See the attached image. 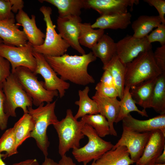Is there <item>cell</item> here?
<instances>
[{"mask_svg": "<svg viewBox=\"0 0 165 165\" xmlns=\"http://www.w3.org/2000/svg\"><path fill=\"white\" fill-rule=\"evenodd\" d=\"M44 56L63 80L83 86L95 83L94 79L88 72L89 64L97 59L91 51L79 56L65 53L60 56Z\"/></svg>", "mask_w": 165, "mask_h": 165, "instance_id": "obj_1", "label": "cell"}, {"mask_svg": "<svg viewBox=\"0 0 165 165\" xmlns=\"http://www.w3.org/2000/svg\"><path fill=\"white\" fill-rule=\"evenodd\" d=\"M56 101L46 103H42L38 107L28 108V113L33 120L34 127L30 137L35 140L37 145L45 157L48 155V149L50 142L47 135L48 126L57 122L58 119L55 112Z\"/></svg>", "mask_w": 165, "mask_h": 165, "instance_id": "obj_2", "label": "cell"}, {"mask_svg": "<svg viewBox=\"0 0 165 165\" xmlns=\"http://www.w3.org/2000/svg\"><path fill=\"white\" fill-rule=\"evenodd\" d=\"M85 124L76 119L72 110L68 109L65 117L53 125L58 136V152L61 157L70 149L80 147V141L84 137L82 129Z\"/></svg>", "mask_w": 165, "mask_h": 165, "instance_id": "obj_3", "label": "cell"}, {"mask_svg": "<svg viewBox=\"0 0 165 165\" xmlns=\"http://www.w3.org/2000/svg\"><path fill=\"white\" fill-rule=\"evenodd\" d=\"M162 73L155 62L152 49L141 53L126 64L125 86L130 87Z\"/></svg>", "mask_w": 165, "mask_h": 165, "instance_id": "obj_4", "label": "cell"}, {"mask_svg": "<svg viewBox=\"0 0 165 165\" xmlns=\"http://www.w3.org/2000/svg\"><path fill=\"white\" fill-rule=\"evenodd\" d=\"M32 100L33 104L38 107L44 103L53 102L59 95L57 91H50L44 87L43 82L39 81L36 75L28 68L20 66L12 73Z\"/></svg>", "mask_w": 165, "mask_h": 165, "instance_id": "obj_5", "label": "cell"}, {"mask_svg": "<svg viewBox=\"0 0 165 165\" xmlns=\"http://www.w3.org/2000/svg\"><path fill=\"white\" fill-rule=\"evenodd\" d=\"M5 96L4 112L9 117H16V110L20 108L24 113H28V108L32 107V100L26 93L14 75H10L2 83Z\"/></svg>", "mask_w": 165, "mask_h": 165, "instance_id": "obj_6", "label": "cell"}, {"mask_svg": "<svg viewBox=\"0 0 165 165\" xmlns=\"http://www.w3.org/2000/svg\"><path fill=\"white\" fill-rule=\"evenodd\" d=\"M84 135L88 138L87 143L82 147L72 149V153L79 163L87 164L96 161L114 146L111 142L103 139L91 126L85 124L82 129Z\"/></svg>", "mask_w": 165, "mask_h": 165, "instance_id": "obj_7", "label": "cell"}, {"mask_svg": "<svg viewBox=\"0 0 165 165\" xmlns=\"http://www.w3.org/2000/svg\"><path fill=\"white\" fill-rule=\"evenodd\" d=\"M39 10L43 15L46 23V34L43 44L33 46V51L44 56L57 57L64 55L70 46L55 29V26L53 24L51 17V8L42 6Z\"/></svg>", "mask_w": 165, "mask_h": 165, "instance_id": "obj_8", "label": "cell"}, {"mask_svg": "<svg viewBox=\"0 0 165 165\" xmlns=\"http://www.w3.org/2000/svg\"><path fill=\"white\" fill-rule=\"evenodd\" d=\"M33 46L29 42L22 46H16L3 43L0 45V55L7 59L11 67V73L18 67H26L33 72L36 66L33 55Z\"/></svg>", "mask_w": 165, "mask_h": 165, "instance_id": "obj_9", "label": "cell"}, {"mask_svg": "<svg viewBox=\"0 0 165 165\" xmlns=\"http://www.w3.org/2000/svg\"><path fill=\"white\" fill-rule=\"evenodd\" d=\"M33 55L36 63V66L33 73L36 75H40L43 78L44 88L50 91H57L60 98L65 95L66 90L70 86L68 82L62 79L46 60L43 55L33 51Z\"/></svg>", "mask_w": 165, "mask_h": 165, "instance_id": "obj_10", "label": "cell"}, {"mask_svg": "<svg viewBox=\"0 0 165 165\" xmlns=\"http://www.w3.org/2000/svg\"><path fill=\"white\" fill-rule=\"evenodd\" d=\"M116 43V55L125 64L132 61L141 53L152 48L146 37L138 38L127 35Z\"/></svg>", "mask_w": 165, "mask_h": 165, "instance_id": "obj_11", "label": "cell"}, {"mask_svg": "<svg viewBox=\"0 0 165 165\" xmlns=\"http://www.w3.org/2000/svg\"><path fill=\"white\" fill-rule=\"evenodd\" d=\"M121 137L112 150L120 146L128 149L130 159L136 163L141 156L148 140L151 132L140 133L134 131L123 125Z\"/></svg>", "mask_w": 165, "mask_h": 165, "instance_id": "obj_12", "label": "cell"}, {"mask_svg": "<svg viewBox=\"0 0 165 165\" xmlns=\"http://www.w3.org/2000/svg\"><path fill=\"white\" fill-rule=\"evenodd\" d=\"M81 20L80 16L58 17L57 25L59 34L62 38L70 46L82 55L85 54L86 52L79 41V24Z\"/></svg>", "mask_w": 165, "mask_h": 165, "instance_id": "obj_13", "label": "cell"}, {"mask_svg": "<svg viewBox=\"0 0 165 165\" xmlns=\"http://www.w3.org/2000/svg\"><path fill=\"white\" fill-rule=\"evenodd\" d=\"M85 9H92L100 15L122 14L129 7L139 3L138 0H85Z\"/></svg>", "mask_w": 165, "mask_h": 165, "instance_id": "obj_14", "label": "cell"}, {"mask_svg": "<svg viewBox=\"0 0 165 165\" xmlns=\"http://www.w3.org/2000/svg\"><path fill=\"white\" fill-rule=\"evenodd\" d=\"M165 148V134L160 130L151 132L143 154L136 165H153Z\"/></svg>", "mask_w": 165, "mask_h": 165, "instance_id": "obj_15", "label": "cell"}, {"mask_svg": "<svg viewBox=\"0 0 165 165\" xmlns=\"http://www.w3.org/2000/svg\"><path fill=\"white\" fill-rule=\"evenodd\" d=\"M92 98L96 102L99 113L108 120L109 126L110 134L117 136V134L113 126L119 115L120 102L117 98H110L99 94L96 92Z\"/></svg>", "mask_w": 165, "mask_h": 165, "instance_id": "obj_16", "label": "cell"}, {"mask_svg": "<svg viewBox=\"0 0 165 165\" xmlns=\"http://www.w3.org/2000/svg\"><path fill=\"white\" fill-rule=\"evenodd\" d=\"M123 125L134 131L143 133L159 130L165 134V114L148 119L140 120L129 114L122 120Z\"/></svg>", "mask_w": 165, "mask_h": 165, "instance_id": "obj_17", "label": "cell"}, {"mask_svg": "<svg viewBox=\"0 0 165 165\" xmlns=\"http://www.w3.org/2000/svg\"><path fill=\"white\" fill-rule=\"evenodd\" d=\"M15 21L14 17L0 20V38L5 44L23 46L27 44L28 40L24 31L19 29L20 25L15 24Z\"/></svg>", "mask_w": 165, "mask_h": 165, "instance_id": "obj_18", "label": "cell"}, {"mask_svg": "<svg viewBox=\"0 0 165 165\" xmlns=\"http://www.w3.org/2000/svg\"><path fill=\"white\" fill-rule=\"evenodd\" d=\"M35 17V15H32L30 18L23 9L19 10L15 17L17 24L23 27V31L28 42L33 46L42 44L45 37V35L37 26Z\"/></svg>", "mask_w": 165, "mask_h": 165, "instance_id": "obj_19", "label": "cell"}, {"mask_svg": "<svg viewBox=\"0 0 165 165\" xmlns=\"http://www.w3.org/2000/svg\"><path fill=\"white\" fill-rule=\"evenodd\" d=\"M131 16L129 12L122 14L100 15L91 24V27L104 30L125 29L130 24Z\"/></svg>", "mask_w": 165, "mask_h": 165, "instance_id": "obj_20", "label": "cell"}, {"mask_svg": "<svg viewBox=\"0 0 165 165\" xmlns=\"http://www.w3.org/2000/svg\"><path fill=\"white\" fill-rule=\"evenodd\" d=\"M157 77L147 80L130 87V92L132 98L136 104L143 108L144 110L150 108L151 98Z\"/></svg>", "mask_w": 165, "mask_h": 165, "instance_id": "obj_21", "label": "cell"}, {"mask_svg": "<svg viewBox=\"0 0 165 165\" xmlns=\"http://www.w3.org/2000/svg\"><path fill=\"white\" fill-rule=\"evenodd\" d=\"M102 68L104 70H108L111 74L118 91L119 97L121 99L125 87L126 64L123 63L116 54L107 64L103 65Z\"/></svg>", "mask_w": 165, "mask_h": 165, "instance_id": "obj_22", "label": "cell"}, {"mask_svg": "<svg viewBox=\"0 0 165 165\" xmlns=\"http://www.w3.org/2000/svg\"><path fill=\"white\" fill-rule=\"evenodd\" d=\"M95 162L96 165H130L134 163L127 148L123 146L107 151Z\"/></svg>", "mask_w": 165, "mask_h": 165, "instance_id": "obj_23", "label": "cell"}, {"mask_svg": "<svg viewBox=\"0 0 165 165\" xmlns=\"http://www.w3.org/2000/svg\"><path fill=\"white\" fill-rule=\"evenodd\" d=\"M91 49L94 55L100 58L104 65L116 54V43L110 36L104 34Z\"/></svg>", "mask_w": 165, "mask_h": 165, "instance_id": "obj_24", "label": "cell"}, {"mask_svg": "<svg viewBox=\"0 0 165 165\" xmlns=\"http://www.w3.org/2000/svg\"><path fill=\"white\" fill-rule=\"evenodd\" d=\"M56 7L60 18L71 16H80L81 9H85V0H45Z\"/></svg>", "mask_w": 165, "mask_h": 165, "instance_id": "obj_25", "label": "cell"}, {"mask_svg": "<svg viewBox=\"0 0 165 165\" xmlns=\"http://www.w3.org/2000/svg\"><path fill=\"white\" fill-rule=\"evenodd\" d=\"M161 23L159 15L140 16L132 24L131 27L134 33L133 36L138 38L145 37L154 28Z\"/></svg>", "mask_w": 165, "mask_h": 165, "instance_id": "obj_26", "label": "cell"}, {"mask_svg": "<svg viewBox=\"0 0 165 165\" xmlns=\"http://www.w3.org/2000/svg\"><path fill=\"white\" fill-rule=\"evenodd\" d=\"M150 107L160 114H165V73L157 77L151 98Z\"/></svg>", "mask_w": 165, "mask_h": 165, "instance_id": "obj_27", "label": "cell"}, {"mask_svg": "<svg viewBox=\"0 0 165 165\" xmlns=\"http://www.w3.org/2000/svg\"><path fill=\"white\" fill-rule=\"evenodd\" d=\"M90 91V88L88 86H86L82 90H78L79 99L75 102V104L79 107L76 114L74 116L75 118L77 120L86 115L99 113L96 102L89 96Z\"/></svg>", "mask_w": 165, "mask_h": 165, "instance_id": "obj_28", "label": "cell"}, {"mask_svg": "<svg viewBox=\"0 0 165 165\" xmlns=\"http://www.w3.org/2000/svg\"><path fill=\"white\" fill-rule=\"evenodd\" d=\"M34 127L32 119L28 113H24L15 123L13 128L15 139V148L16 150L26 139L30 137V134Z\"/></svg>", "mask_w": 165, "mask_h": 165, "instance_id": "obj_29", "label": "cell"}, {"mask_svg": "<svg viewBox=\"0 0 165 165\" xmlns=\"http://www.w3.org/2000/svg\"><path fill=\"white\" fill-rule=\"evenodd\" d=\"M79 41L80 45L91 49L104 34V30L94 29L90 23L80 22L79 24Z\"/></svg>", "mask_w": 165, "mask_h": 165, "instance_id": "obj_30", "label": "cell"}, {"mask_svg": "<svg viewBox=\"0 0 165 165\" xmlns=\"http://www.w3.org/2000/svg\"><path fill=\"white\" fill-rule=\"evenodd\" d=\"M130 87L125 86L122 98L120 102V111L118 116L115 122L118 123L122 121L124 118L132 112H136L142 116L148 117L145 110H139L132 98L130 92Z\"/></svg>", "mask_w": 165, "mask_h": 165, "instance_id": "obj_31", "label": "cell"}, {"mask_svg": "<svg viewBox=\"0 0 165 165\" xmlns=\"http://www.w3.org/2000/svg\"><path fill=\"white\" fill-rule=\"evenodd\" d=\"M81 120L92 127L100 137L104 138L110 134L108 122L106 119L100 113L86 115L81 118Z\"/></svg>", "mask_w": 165, "mask_h": 165, "instance_id": "obj_32", "label": "cell"}, {"mask_svg": "<svg viewBox=\"0 0 165 165\" xmlns=\"http://www.w3.org/2000/svg\"><path fill=\"white\" fill-rule=\"evenodd\" d=\"M6 152L3 158L9 157L18 153L15 148V139L13 127L6 130L0 138V153Z\"/></svg>", "mask_w": 165, "mask_h": 165, "instance_id": "obj_33", "label": "cell"}, {"mask_svg": "<svg viewBox=\"0 0 165 165\" xmlns=\"http://www.w3.org/2000/svg\"><path fill=\"white\" fill-rule=\"evenodd\" d=\"M146 37L150 43L158 42L160 43L161 46L165 45V24L161 23Z\"/></svg>", "mask_w": 165, "mask_h": 165, "instance_id": "obj_34", "label": "cell"}, {"mask_svg": "<svg viewBox=\"0 0 165 165\" xmlns=\"http://www.w3.org/2000/svg\"><path fill=\"white\" fill-rule=\"evenodd\" d=\"M95 89L99 94L110 98L119 97L118 91L115 86H110L105 85L100 82L96 85Z\"/></svg>", "mask_w": 165, "mask_h": 165, "instance_id": "obj_35", "label": "cell"}, {"mask_svg": "<svg viewBox=\"0 0 165 165\" xmlns=\"http://www.w3.org/2000/svg\"><path fill=\"white\" fill-rule=\"evenodd\" d=\"M2 85L0 84V129L1 130H3L7 127L9 116L4 112L5 98Z\"/></svg>", "mask_w": 165, "mask_h": 165, "instance_id": "obj_36", "label": "cell"}, {"mask_svg": "<svg viewBox=\"0 0 165 165\" xmlns=\"http://www.w3.org/2000/svg\"><path fill=\"white\" fill-rule=\"evenodd\" d=\"M153 56L157 66L163 73H165V45L157 48Z\"/></svg>", "mask_w": 165, "mask_h": 165, "instance_id": "obj_37", "label": "cell"}, {"mask_svg": "<svg viewBox=\"0 0 165 165\" xmlns=\"http://www.w3.org/2000/svg\"><path fill=\"white\" fill-rule=\"evenodd\" d=\"M10 66L9 62L0 55V84H2L11 74Z\"/></svg>", "mask_w": 165, "mask_h": 165, "instance_id": "obj_38", "label": "cell"}, {"mask_svg": "<svg viewBox=\"0 0 165 165\" xmlns=\"http://www.w3.org/2000/svg\"><path fill=\"white\" fill-rule=\"evenodd\" d=\"M14 17L9 0H0V20Z\"/></svg>", "mask_w": 165, "mask_h": 165, "instance_id": "obj_39", "label": "cell"}, {"mask_svg": "<svg viewBox=\"0 0 165 165\" xmlns=\"http://www.w3.org/2000/svg\"><path fill=\"white\" fill-rule=\"evenodd\" d=\"M144 1L156 8L158 12L162 23L165 24V0H144Z\"/></svg>", "mask_w": 165, "mask_h": 165, "instance_id": "obj_40", "label": "cell"}, {"mask_svg": "<svg viewBox=\"0 0 165 165\" xmlns=\"http://www.w3.org/2000/svg\"><path fill=\"white\" fill-rule=\"evenodd\" d=\"M100 82L105 85L115 87L113 78L111 73L108 70H104Z\"/></svg>", "mask_w": 165, "mask_h": 165, "instance_id": "obj_41", "label": "cell"}, {"mask_svg": "<svg viewBox=\"0 0 165 165\" xmlns=\"http://www.w3.org/2000/svg\"><path fill=\"white\" fill-rule=\"evenodd\" d=\"M11 5L12 12L16 13L23 9L24 2L22 0H9Z\"/></svg>", "mask_w": 165, "mask_h": 165, "instance_id": "obj_42", "label": "cell"}, {"mask_svg": "<svg viewBox=\"0 0 165 165\" xmlns=\"http://www.w3.org/2000/svg\"><path fill=\"white\" fill-rule=\"evenodd\" d=\"M58 165H76L71 158L67 156L66 155L61 157Z\"/></svg>", "mask_w": 165, "mask_h": 165, "instance_id": "obj_43", "label": "cell"}, {"mask_svg": "<svg viewBox=\"0 0 165 165\" xmlns=\"http://www.w3.org/2000/svg\"><path fill=\"white\" fill-rule=\"evenodd\" d=\"M12 165H40L35 159H27L18 163H13Z\"/></svg>", "mask_w": 165, "mask_h": 165, "instance_id": "obj_44", "label": "cell"}, {"mask_svg": "<svg viewBox=\"0 0 165 165\" xmlns=\"http://www.w3.org/2000/svg\"><path fill=\"white\" fill-rule=\"evenodd\" d=\"M155 163L162 164L165 163V148L162 153L156 159Z\"/></svg>", "mask_w": 165, "mask_h": 165, "instance_id": "obj_45", "label": "cell"}, {"mask_svg": "<svg viewBox=\"0 0 165 165\" xmlns=\"http://www.w3.org/2000/svg\"><path fill=\"white\" fill-rule=\"evenodd\" d=\"M41 165H58V163L52 159L46 157H45L44 161Z\"/></svg>", "mask_w": 165, "mask_h": 165, "instance_id": "obj_46", "label": "cell"}, {"mask_svg": "<svg viewBox=\"0 0 165 165\" xmlns=\"http://www.w3.org/2000/svg\"><path fill=\"white\" fill-rule=\"evenodd\" d=\"M3 156V154L0 153V165H6L2 160Z\"/></svg>", "mask_w": 165, "mask_h": 165, "instance_id": "obj_47", "label": "cell"}, {"mask_svg": "<svg viewBox=\"0 0 165 165\" xmlns=\"http://www.w3.org/2000/svg\"><path fill=\"white\" fill-rule=\"evenodd\" d=\"M95 161H96L95 160H93V162H92V163L90 165H96ZM87 164L86 163H84L83 165H87Z\"/></svg>", "mask_w": 165, "mask_h": 165, "instance_id": "obj_48", "label": "cell"}, {"mask_svg": "<svg viewBox=\"0 0 165 165\" xmlns=\"http://www.w3.org/2000/svg\"><path fill=\"white\" fill-rule=\"evenodd\" d=\"M153 165H165V163L162 164L155 163Z\"/></svg>", "mask_w": 165, "mask_h": 165, "instance_id": "obj_49", "label": "cell"}, {"mask_svg": "<svg viewBox=\"0 0 165 165\" xmlns=\"http://www.w3.org/2000/svg\"><path fill=\"white\" fill-rule=\"evenodd\" d=\"M3 43V40L1 38H0V45Z\"/></svg>", "mask_w": 165, "mask_h": 165, "instance_id": "obj_50", "label": "cell"}]
</instances>
